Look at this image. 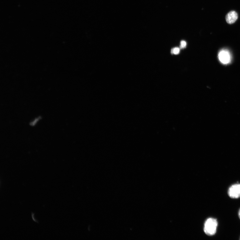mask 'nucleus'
<instances>
[{
  "label": "nucleus",
  "mask_w": 240,
  "mask_h": 240,
  "mask_svg": "<svg viewBox=\"0 0 240 240\" xmlns=\"http://www.w3.org/2000/svg\"><path fill=\"white\" fill-rule=\"evenodd\" d=\"M218 226L217 220L214 218H210L205 221L204 231L206 235L212 236L216 233Z\"/></svg>",
  "instance_id": "nucleus-1"
},
{
  "label": "nucleus",
  "mask_w": 240,
  "mask_h": 240,
  "mask_svg": "<svg viewBox=\"0 0 240 240\" xmlns=\"http://www.w3.org/2000/svg\"><path fill=\"white\" fill-rule=\"evenodd\" d=\"M228 194L229 196L233 199L240 197V184H236L232 185L229 188Z\"/></svg>",
  "instance_id": "nucleus-2"
},
{
  "label": "nucleus",
  "mask_w": 240,
  "mask_h": 240,
  "mask_svg": "<svg viewBox=\"0 0 240 240\" xmlns=\"http://www.w3.org/2000/svg\"><path fill=\"white\" fill-rule=\"evenodd\" d=\"M220 61L223 64H227L230 63L231 60L230 53L226 50H221L218 54Z\"/></svg>",
  "instance_id": "nucleus-3"
},
{
  "label": "nucleus",
  "mask_w": 240,
  "mask_h": 240,
  "mask_svg": "<svg viewBox=\"0 0 240 240\" xmlns=\"http://www.w3.org/2000/svg\"><path fill=\"white\" fill-rule=\"evenodd\" d=\"M238 19V14L235 11H231L226 15V22L229 24H232L236 21Z\"/></svg>",
  "instance_id": "nucleus-4"
},
{
  "label": "nucleus",
  "mask_w": 240,
  "mask_h": 240,
  "mask_svg": "<svg viewBox=\"0 0 240 240\" xmlns=\"http://www.w3.org/2000/svg\"><path fill=\"white\" fill-rule=\"evenodd\" d=\"M180 52V49L178 47H175L173 48L171 50L172 54H178Z\"/></svg>",
  "instance_id": "nucleus-5"
},
{
  "label": "nucleus",
  "mask_w": 240,
  "mask_h": 240,
  "mask_svg": "<svg viewBox=\"0 0 240 240\" xmlns=\"http://www.w3.org/2000/svg\"><path fill=\"white\" fill-rule=\"evenodd\" d=\"M187 46V42L184 41H182L181 42V45L180 47L181 48H183L186 47Z\"/></svg>",
  "instance_id": "nucleus-6"
},
{
  "label": "nucleus",
  "mask_w": 240,
  "mask_h": 240,
  "mask_svg": "<svg viewBox=\"0 0 240 240\" xmlns=\"http://www.w3.org/2000/svg\"><path fill=\"white\" fill-rule=\"evenodd\" d=\"M238 216L240 219V210H239L238 212Z\"/></svg>",
  "instance_id": "nucleus-7"
}]
</instances>
